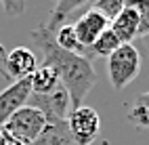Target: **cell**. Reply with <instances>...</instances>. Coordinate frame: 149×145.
Instances as JSON below:
<instances>
[{
	"label": "cell",
	"mask_w": 149,
	"mask_h": 145,
	"mask_svg": "<svg viewBox=\"0 0 149 145\" xmlns=\"http://www.w3.org/2000/svg\"><path fill=\"white\" fill-rule=\"evenodd\" d=\"M109 30L118 36V40L122 44H132L134 38H139V15H136V11L130 6H124L109 21Z\"/></svg>",
	"instance_id": "cell-9"
},
{
	"label": "cell",
	"mask_w": 149,
	"mask_h": 145,
	"mask_svg": "<svg viewBox=\"0 0 149 145\" xmlns=\"http://www.w3.org/2000/svg\"><path fill=\"white\" fill-rule=\"evenodd\" d=\"M29 95H32L29 78H21L17 82H11L2 93H0V128L4 126V122L11 118L19 107H23L27 103Z\"/></svg>",
	"instance_id": "cell-7"
},
{
	"label": "cell",
	"mask_w": 149,
	"mask_h": 145,
	"mask_svg": "<svg viewBox=\"0 0 149 145\" xmlns=\"http://www.w3.org/2000/svg\"><path fill=\"white\" fill-rule=\"evenodd\" d=\"M44 124H46V116L40 109L32 107V105H23V107H19L11 118L4 122L2 130H4L6 137L15 139V143L29 145L40 135Z\"/></svg>",
	"instance_id": "cell-3"
},
{
	"label": "cell",
	"mask_w": 149,
	"mask_h": 145,
	"mask_svg": "<svg viewBox=\"0 0 149 145\" xmlns=\"http://www.w3.org/2000/svg\"><path fill=\"white\" fill-rule=\"evenodd\" d=\"M128 122L136 128H149V93L139 95L128 109Z\"/></svg>",
	"instance_id": "cell-14"
},
{
	"label": "cell",
	"mask_w": 149,
	"mask_h": 145,
	"mask_svg": "<svg viewBox=\"0 0 149 145\" xmlns=\"http://www.w3.org/2000/svg\"><path fill=\"white\" fill-rule=\"evenodd\" d=\"M120 44H122V42L118 40V36L107 27V30H105L101 36H99L95 42H93L91 53H93V55H99V57H109V55H111Z\"/></svg>",
	"instance_id": "cell-15"
},
{
	"label": "cell",
	"mask_w": 149,
	"mask_h": 145,
	"mask_svg": "<svg viewBox=\"0 0 149 145\" xmlns=\"http://www.w3.org/2000/svg\"><path fill=\"white\" fill-rule=\"evenodd\" d=\"M55 34V42L67 53H76V55H84V46L78 42V36H76V30L74 25L69 23H63L61 27H57L53 32Z\"/></svg>",
	"instance_id": "cell-13"
},
{
	"label": "cell",
	"mask_w": 149,
	"mask_h": 145,
	"mask_svg": "<svg viewBox=\"0 0 149 145\" xmlns=\"http://www.w3.org/2000/svg\"><path fill=\"white\" fill-rule=\"evenodd\" d=\"M36 67H38V59L32 48L15 46L4 53V48L0 46V74L6 80L17 82L21 78H29Z\"/></svg>",
	"instance_id": "cell-5"
},
{
	"label": "cell",
	"mask_w": 149,
	"mask_h": 145,
	"mask_svg": "<svg viewBox=\"0 0 149 145\" xmlns=\"http://www.w3.org/2000/svg\"><path fill=\"white\" fill-rule=\"evenodd\" d=\"M139 72H141V53L134 44H120L107 57L109 82L116 91H122L132 80H136Z\"/></svg>",
	"instance_id": "cell-2"
},
{
	"label": "cell",
	"mask_w": 149,
	"mask_h": 145,
	"mask_svg": "<svg viewBox=\"0 0 149 145\" xmlns=\"http://www.w3.org/2000/svg\"><path fill=\"white\" fill-rule=\"evenodd\" d=\"M109 27V21L95 8H88V11L76 21L74 30H76V36H78V42H80L84 48H91L93 42L101 36L105 30Z\"/></svg>",
	"instance_id": "cell-8"
},
{
	"label": "cell",
	"mask_w": 149,
	"mask_h": 145,
	"mask_svg": "<svg viewBox=\"0 0 149 145\" xmlns=\"http://www.w3.org/2000/svg\"><path fill=\"white\" fill-rule=\"evenodd\" d=\"M32 40L40 48L44 65H48L57 74L59 84L67 91L72 109L80 107L86 95L97 84V72L91 63V57L63 51L55 42V34L44 23H40L32 32Z\"/></svg>",
	"instance_id": "cell-1"
},
{
	"label": "cell",
	"mask_w": 149,
	"mask_h": 145,
	"mask_svg": "<svg viewBox=\"0 0 149 145\" xmlns=\"http://www.w3.org/2000/svg\"><path fill=\"white\" fill-rule=\"evenodd\" d=\"M88 0H57V4H55V8L51 11V17H48V21L44 23L51 32H55L57 27H61L63 23H65V17L67 15H72L78 6H82V4H86Z\"/></svg>",
	"instance_id": "cell-12"
},
{
	"label": "cell",
	"mask_w": 149,
	"mask_h": 145,
	"mask_svg": "<svg viewBox=\"0 0 149 145\" xmlns=\"http://www.w3.org/2000/svg\"><path fill=\"white\" fill-rule=\"evenodd\" d=\"M25 105H32V107L40 109L46 118L53 116V118H61V120H65L69 109H72L69 95H67V91L61 84H59L53 93H48V95H29V99H27Z\"/></svg>",
	"instance_id": "cell-6"
},
{
	"label": "cell",
	"mask_w": 149,
	"mask_h": 145,
	"mask_svg": "<svg viewBox=\"0 0 149 145\" xmlns=\"http://www.w3.org/2000/svg\"><path fill=\"white\" fill-rule=\"evenodd\" d=\"M65 124H67L69 135H72L76 145H93L99 137V132H101V118L88 105H80L76 109H69Z\"/></svg>",
	"instance_id": "cell-4"
},
{
	"label": "cell",
	"mask_w": 149,
	"mask_h": 145,
	"mask_svg": "<svg viewBox=\"0 0 149 145\" xmlns=\"http://www.w3.org/2000/svg\"><path fill=\"white\" fill-rule=\"evenodd\" d=\"M29 145H76V143L72 139V135H69V128H67L65 120L48 116L44 128L40 130V135Z\"/></svg>",
	"instance_id": "cell-10"
},
{
	"label": "cell",
	"mask_w": 149,
	"mask_h": 145,
	"mask_svg": "<svg viewBox=\"0 0 149 145\" xmlns=\"http://www.w3.org/2000/svg\"><path fill=\"white\" fill-rule=\"evenodd\" d=\"M124 6H126V0H95V4H93V8L101 13L107 21H111Z\"/></svg>",
	"instance_id": "cell-17"
},
{
	"label": "cell",
	"mask_w": 149,
	"mask_h": 145,
	"mask_svg": "<svg viewBox=\"0 0 149 145\" xmlns=\"http://www.w3.org/2000/svg\"><path fill=\"white\" fill-rule=\"evenodd\" d=\"M57 86H59V78H57V74L48 65L36 67V70L32 72V76H29L32 95H48V93H53Z\"/></svg>",
	"instance_id": "cell-11"
},
{
	"label": "cell",
	"mask_w": 149,
	"mask_h": 145,
	"mask_svg": "<svg viewBox=\"0 0 149 145\" xmlns=\"http://www.w3.org/2000/svg\"><path fill=\"white\" fill-rule=\"evenodd\" d=\"M126 6L139 15V36H149V0H126Z\"/></svg>",
	"instance_id": "cell-16"
},
{
	"label": "cell",
	"mask_w": 149,
	"mask_h": 145,
	"mask_svg": "<svg viewBox=\"0 0 149 145\" xmlns=\"http://www.w3.org/2000/svg\"><path fill=\"white\" fill-rule=\"evenodd\" d=\"M0 4L8 15H21L25 11V0H0Z\"/></svg>",
	"instance_id": "cell-18"
}]
</instances>
